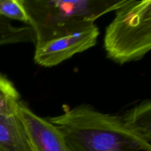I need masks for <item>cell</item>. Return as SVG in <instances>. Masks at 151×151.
<instances>
[{
  "label": "cell",
  "instance_id": "2",
  "mask_svg": "<svg viewBox=\"0 0 151 151\" xmlns=\"http://www.w3.org/2000/svg\"><path fill=\"white\" fill-rule=\"evenodd\" d=\"M35 38V48L85 29L125 0H19Z\"/></svg>",
  "mask_w": 151,
  "mask_h": 151
},
{
  "label": "cell",
  "instance_id": "4",
  "mask_svg": "<svg viewBox=\"0 0 151 151\" xmlns=\"http://www.w3.org/2000/svg\"><path fill=\"white\" fill-rule=\"evenodd\" d=\"M100 30L94 24L70 35L51 40L35 48L34 61L44 67H52L97 44Z\"/></svg>",
  "mask_w": 151,
  "mask_h": 151
},
{
  "label": "cell",
  "instance_id": "10",
  "mask_svg": "<svg viewBox=\"0 0 151 151\" xmlns=\"http://www.w3.org/2000/svg\"><path fill=\"white\" fill-rule=\"evenodd\" d=\"M0 151H1V150H0Z\"/></svg>",
  "mask_w": 151,
  "mask_h": 151
},
{
  "label": "cell",
  "instance_id": "6",
  "mask_svg": "<svg viewBox=\"0 0 151 151\" xmlns=\"http://www.w3.org/2000/svg\"><path fill=\"white\" fill-rule=\"evenodd\" d=\"M0 150L37 151L17 114L0 115Z\"/></svg>",
  "mask_w": 151,
  "mask_h": 151
},
{
  "label": "cell",
  "instance_id": "9",
  "mask_svg": "<svg viewBox=\"0 0 151 151\" xmlns=\"http://www.w3.org/2000/svg\"><path fill=\"white\" fill-rule=\"evenodd\" d=\"M0 16L14 19L28 25V16L19 0H0Z\"/></svg>",
  "mask_w": 151,
  "mask_h": 151
},
{
  "label": "cell",
  "instance_id": "1",
  "mask_svg": "<svg viewBox=\"0 0 151 151\" xmlns=\"http://www.w3.org/2000/svg\"><path fill=\"white\" fill-rule=\"evenodd\" d=\"M47 119L61 131L70 151H151L150 100L117 114L89 104L66 106Z\"/></svg>",
  "mask_w": 151,
  "mask_h": 151
},
{
  "label": "cell",
  "instance_id": "5",
  "mask_svg": "<svg viewBox=\"0 0 151 151\" xmlns=\"http://www.w3.org/2000/svg\"><path fill=\"white\" fill-rule=\"evenodd\" d=\"M16 114L37 151H70L61 131L48 119L34 113L22 100Z\"/></svg>",
  "mask_w": 151,
  "mask_h": 151
},
{
  "label": "cell",
  "instance_id": "8",
  "mask_svg": "<svg viewBox=\"0 0 151 151\" xmlns=\"http://www.w3.org/2000/svg\"><path fill=\"white\" fill-rule=\"evenodd\" d=\"M20 100V94L13 83L0 73V115L16 114Z\"/></svg>",
  "mask_w": 151,
  "mask_h": 151
},
{
  "label": "cell",
  "instance_id": "3",
  "mask_svg": "<svg viewBox=\"0 0 151 151\" xmlns=\"http://www.w3.org/2000/svg\"><path fill=\"white\" fill-rule=\"evenodd\" d=\"M115 12L103 40L107 58L120 65L141 60L151 49V0H125Z\"/></svg>",
  "mask_w": 151,
  "mask_h": 151
},
{
  "label": "cell",
  "instance_id": "7",
  "mask_svg": "<svg viewBox=\"0 0 151 151\" xmlns=\"http://www.w3.org/2000/svg\"><path fill=\"white\" fill-rule=\"evenodd\" d=\"M28 42H35L33 30L29 25L14 26L10 20L0 16V46Z\"/></svg>",
  "mask_w": 151,
  "mask_h": 151
}]
</instances>
